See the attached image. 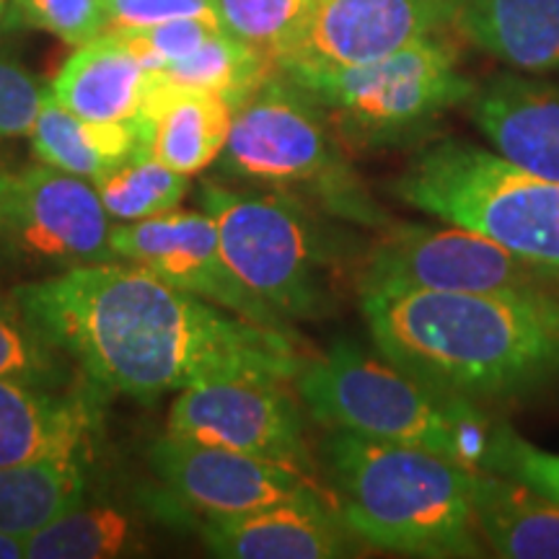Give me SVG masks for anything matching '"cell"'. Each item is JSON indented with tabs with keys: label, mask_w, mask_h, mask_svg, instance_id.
Masks as SVG:
<instances>
[{
	"label": "cell",
	"mask_w": 559,
	"mask_h": 559,
	"mask_svg": "<svg viewBox=\"0 0 559 559\" xmlns=\"http://www.w3.org/2000/svg\"><path fill=\"white\" fill-rule=\"evenodd\" d=\"M11 298L96 386L135 400L236 376L296 381L306 366L296 332L236 317L124 260L24 283Z\"/></svg>",
	"instance_id": "1"
},
{
	"label": "cell",
	"mask_w": 559,
	"mask_h": 559,
	"mask_svg": "<svg viewBox=\"0 0 559 559\" xmlns=\"http://www.w3.org/2000/svg\"><path fill=\"white\" fill-rule=\"evenodd\" d=\"M481 472L519 481L531 492L559 506V453L528 443L506 423H495L481 459Z\"/></svg>",
	"instance_id": "29"
},
{
	"label": "cell",
	"mask_w": 559,
	"mask_h": 559,
	"mask_svg": "<svg viewBox=\"0 0 559 559\" xmlns=\"http://www.w3.org/2000/svg\"><path fill=\"white\" fill-rule=\"evenodd\" d=\"M202 539L226 559H337L360 555L358 536L324 495L275 502L236 515H205Z\"/></svg>",
	"instance_id": "15"
},
{
	"label": "cell",
	"mask_w": 559,
	"mask_h": 559,
	"mask_svg": "<svg viewBox=\"0 0 559 559\" xmlns=\"http://www.w3.org/2000/svg\"><path fill=\"white\" fill-rule=\"evenodd\" d=\"M47 88L19 62L0 58V143L29 138Z\"/></svg>",
	"instance_id": "32"
},
{
	"label": "cell",
	"mask_w": 559,
	"mask_h": 559,
	"mask_svg": "<svg viewBox=\"0 0 559 559\" xmlns=\"http://www.w3.org/2000/svg\"><path fill=\"white\" fill-rule=\"evenodd\" d=\"M466 104L489 151L523 171L559 181V81L495 75Z\"/></svg>",
	"instance_id": "16"
},
{
	"label": "cell",
	"mask_w": 559,
	"mask_h": 559,
	"mask_svg": "<svg viewBox=\"0 0 559 559\" xmlns=\"http://www.w3.org/2000/svg\"><path fill=\"white\" fill-rule=\"evenodd\" d=\"M461 0H317L275 68L288 79L358 68L438 37Z\"/></svg>",
	"instance_id": "11"
},
{
	"label": "cell",
	"mask_w": 559,
	"mask_h": 559,
	"mask_svg": "<svg viewBox=\"0 0 559 559\" xmlns=\"http://www.w3.org/2000/svg\"><path fill=\"white\" fill-rule=\"evenodd\" d=\"M13 9L73 47L107 32V0H13Z\"/></svg>",
	"instance_id": "30"
},
{
	"label": "cell",
	"mask_w": 559,
	"mask_h": 559,
	"mask_svg": "<svg viewBox=\"0 0 559 559\" xmlns=\"http://www.w3.org/2000/svg\"><path fill=\"white\" fill-rule=\"evenodd\" d=\"M459 32L523 73L559 70V0H461Z\"/></svg>",
	"instance_id": "20"
},
{
	"label": "cell",
	"mask_w": 559,
	"mask_h": 559,
	"mask_svg": "<svg viewBox=\"0 0 559 559\" xmlns=\"http://www.w3.org/2000/svg\"><path fill=\"white\" fill-rule=\"evenodd\" d=\"M200 202L215 221L228 267L249 293L288 324L330 311L334 243L309 202L285 192H239L218 181L202 185Z\"/></svg>",
	"instance_id": "7"
},
{
	"label": "cell",
	"mask_w": 559,
	"mask_h": 559,
	"mask_svg": "<svg viewBox=\"0 0 559 559\" xmlns=\"http://www.w3.org/2000/svg\"><path fill=\"white\" fill-rule=\"evenodd\" d=\"M153 132L140 120L132 122H91L62 107L47 88L37 120L32 124V151L41 164L73 177L99 185L135 158L151 151Z\"/></svg>",
	"instance_id": "19"
},
{
	"label": "cell",
	"mask_w": 559,
	"mask_h": 559,
	"mask_svg": "<svg viewBox=\"0 0 559 559\" xmlns=\"http://www.w3.org/2000/svg\"><path fill=\"white\" fill-rule=\"evenodd\" d=\"M218 29L221 24L207 19H174L156 26H145V29L122 32L120 37L143 60L145 68L158 70L174 60L187 58V55L198 50L202 41H207Z\"/></svg>",
	"instance_id": "31"
},
{
	"label": "cell",
	"mask_w": 559,
	"mask_h": 559,
	"mask_svg": "<svg viewBox=\"0 0 559 559\" xmlns=\"http://www.w3.org/2000/svg\"><path fill=\"white\" fill-rule=\"evenodd\" d=\"M404 205L464 226L536 264L559 270V181L464 140L423 148L391 185Z\"/></svg>",
	"instance_id": "6"
},
{
	"label": "cell",
	"mask_w": 559,
	"mask_h": 559,
	"mask_svg": "<svg viewBox=\"0 0 559 559\" xmlns=\"http://www.w3.org/2000/svg\"><path fill=\"white\" fill-rule=\"evenodd\" d=\"M83 449L0 466V534L26 539L86 492Z\"/></svg>",
	"instance_id": "23"
},
{
	"label": "cell",
	"mask_w": 559,
	"mask_h": 559,
	"mask_svg": "<svg viewBox=\"0 0 559 559\" xmlns=\"http://www.w3.org/2000/svg\"><path fill=\"white\" fill-rule=\"evenodd\" d=\"M218 164L228 177L275 187L334 218L391 226L334 143L326 111L280 70L236 109Z\"/></svg>",
	"instance_id": "5"
},
{
	"label": "cell",
	"mask_w": 559,
	"mask_h": 559,
	"mask_svg": "<svg viewBox=\"0 0 559 559\" xmlns=\"http://www.w3.org/2000/svg\"><path fill=\"white\" fill-rule=\"evenodd\" d=\"M285 383L257 376L194 383L174 400L166 432L306 472L304 415Z\"/></svg>",
	"instance_id": "12"
},
{
	"label": "cell",
	"mask_w": 559,
	"mask_h": 559,
	"mask_svg": "<svg viewBox=\"0 0 559 559\" xmlns=\"http://www.w3.org/2000/svg\"><path fill=\"white\" fill-rule=\"evenodd\" d=\"M11 9H13V0H0V24H5V21H9Z\"/></svg>",
	"instance_id": "35"
},
{
	"label": "cell",
	"mask_w": 559,
	"mask_h": 559,
	"mask_svg": "<svg viewBox=\"0 0 559 559\" xmlns=\"http://www.w3.org/2000/svg\"><path fill=\"white\" fill-rule=\"evenodd\" d=\"M330 111L349 143L383 148L417 140L477 91L443 39H419L368 66L290 79Z\"/></svg>",
	"instance_id": "8"
},
{
	"label": "cell",
	"mask_w": 559,
	"mask_h": 559,
	"mask_svg": "<svg viewBox=\"0 0 559 559\" xmlns=\"http://www.w3.org/2000/svg\"><path fill=\"white\" fill-rule=\"evenodd\" d=\"M174 19H207L218 24L213 0H107V32L122 34Z\"/></svg>",
	"instance_id": "33"
},
{
	"label": "cell",
	"mask_w": 559,
	"mask_h": 559,
	"mask_svg": "<svg viewBox=\"0 0 559 559\" xmlns=\"http://www.w3.org/2000/svg\"><path fill=\"white\" fill-rule=\"evenodd\" d=\"M187 190L190 177L160 164L153 151L138 153L96 185L104 210L117 223H135L169 213L185 200Z\"/></svg>",
	"instance_id": "26"
},
{
	"label": "cell",
	"mask_w": 559,
	"mask_h": 559,
	"mask_svg": "<svg viewBox=\"0 0 559 559\" xmlns=\"http://www.w3.org/2000/svg\"><path fill=\"white\" fill-rule=\"evenodd\" d=\"M317 0H213L221 29L277 60Z\"/></svg>",
	"instance_id": "28"
},
{
	"label": "cell",
	"mask_w": 559,
	"mask_h": 559,
	"mask_svg": "<svg viewBox=\"0 0 559 559\" xmlns=\"http://www.w3.org/2000/svg\"><path fill=\"white\" fill-rule=\"evenodd\" d=\"M151 73L148 99L138 120L153 132V156L187 177L218 164L234 124V104L218 94L171 86L156 70Z\"/></svg>",
	"instance_id": "18"
},
{
	"label": "cell",
	"mask_w": 559,
	"mask_h": 559,
	"mask_svg": "<svg viewBox=\"0 0 559 559\" xmlns=\"http://www.w3.org/2000/svg\"><path fill=\"white\" fill-rule=\"evenodd\" d=\"M9 181H11V171L0 169V200H3L5 190H9Z\"/></svg>",
	"instance_id": "36"
},
{
	"label": "cell",
	"mask_w": 559,
	"mask_h": 559,
	"mask_svg": "<svg viewBox=\"0 0 559 559\" xmlns=\"http://www.w3.org/2000/svg\"><path fill=\"white\" fill-rule=\"evenodd\" d=\"M0 559H24V539L0 534Z\"/></svg>",
	"instance_id": "34"
},
{
	"label": "cell",
	"mask_w": 559,
	"mask_h": 559,
	"mask_svg": "<svg viewBox=\"0 0 559 559\" xmlns=\"http://www.w3.org/2000/svg\"><path fill=\"white\" fill-rule=\"evenodd\" d=\"M86 432L81 396L0 379V466L83 449Z\"/></svg>",
	"instance_id": "21"
},
{
	"label": "cell",
	"mask_w": 559,
	"mask_h": 559,
	"mask_svg": "<svg viewBox=\"0 0 559 559\" xmlns=\"http://www.w3.org/2000/svg\"><path fill=\"white\" fill-rule=\"evenodd\" d=\"M58 353L13 300H0V379L58 391L68 376Z\"/></svg>",
	"instance_id": "27"
},
{
	"label": "cell",
	"mask_w": 559,
	"mask_h": 559,
	"mask_svg": "<svg viewBox=\"0 0 559 559\" xmlns=\"http://www.w3.org/2000/svg\"><path fill=\"white\" fill-rule=\"evenodd\" d=\"M153 73L120 34L104 32L60 68L50 94L62 107L91 122H132L148 99Z\"/></svg>",
	"instance_id": "17"
},
{
	"label": "cell",
	"mask_w": 559,
	"mask_h": 559,
	"mask_svg": "<svg viewBox=\"0 0 559 559\" xmlns=\"http://www.w3.org/2000/svg\"><path fill=\"white\" fill-rule=\"evenodd\" d=\"M373 347L425 386L469 402L559 381V298L487 293H360Z\"/></svg>",
	"instance_id": "2"
},
{
	"label": "cell",
	"mask_w": 559,
	"mask_h": 559,
	"mask_svg": "<svg viewBox=\"0 0 559 559\" xmlns=\"http://www.w3.org/2000/svg\"><path fill=\"white\" fill-rule=\"evenodd\" d=\"M111 218L91 181L47 164L11 174L0 200V247L13 260L58 272L117 260Z\"/></svg>",
	"instance_id": "10"
},
{
	"label": "cell",
	"mask_w": 559,
	"mask_h": 559,
	"mask_svg": "<svg viewBox=\"0 0 559 559\" xmlns=\"http://www.w3.org/2000/svg\"><path fill=\"white\" fill-rule=\"evenodd\" d=\"M109 247L117 260L140 264L153 275L221 306L236 317L293 332L280 313L262 304L228 267L218 228L205 210H169L135 223H117L109 230Z\"/></svg>",
	"instance_id": "13"
},
{
	"label": "cell",
	"mask_w": 559,
	"mask_h": 559,
	"mask_svg": "<svg viewBox=\"0 0 559 559\" xmlns=\"http://www.w3.org/2000/svg\"><path fill=\"white\" fill-rule=\"evenodd\" d=\"M559 270L536 264L477 230L443 223H391L362 262L360 293H487L544 296L555 290Z\"/></svg>",
	"instance_id": "9"
},
{
	"label": "cell",
	"mask_w": 559,
	"mask_h": 559,
	"mask_svg": "<svg viewBox=\"0 0 559 559\" xmlns=\"http://www.w3.org/2000/svg\"><path fill=\"white\" fill-rule=\"evenodd\" d=\"M334 510L360 544L391 555L485 557L477 479L440 453L332 430L321 445Z\"/></svg>",
	"instance_id": "3"
},
{
	"label": "cell",
	"mask_w": 559,
	"mask_h": 559,
	"mask_svg": "<svg viewBox=\"0 0 559 559\" xmlns=\"http://www.w3.org/2000/svg\"><path fill=\"white\" fill-rule=\"evenodd\" d=\"M140 549L135 521L111 502H83L24 539V559H111Z\"/></svg>",
	"instance_id": "24"
},
{
	"label": "cell",
	"mask_w": 559,
	"mask_h": 559,
	"mask_svg": "<svg viewBox=\"0 0 559 559\" xmlns=\"http://www.w3.org/2000/svg\"><path fill=\"white\" fill-rule=\"evenodd\" d=\"M151 466L177 498L202 515H236L319 492L298 466L249 456L164 432Z\"/></svg>",
	"instance_id": "14"
},
{
	"label": "cell",
	"mask_w": 559,
	"mask_h": 559,
	"mask_svg": "<svg viewBox=\"0 0 559 559\" xmlns=\"http://www.w3.org/2000/svg\"><path fill=\"white\" fill-rule=\"evenodd\" d=\"M477 528L485 547L502 559H559V506L519 481L479 472Z\"/></svg>",
	"instance_id": "22"
},
{
	"label": "cell",
	"mask_w": 559,
	"mask_h": 559,
	"mask_svg": "<svg viewBox=\"0 0 559 559\" xmlns=\"http://www.w3.org/2000/svg\"><path fill=\"white\" fill-rule=\"evenodd\" d=\"M275 70L267 55L218 29L198 50L158 68L156 73L171 86L218 94L239 109Z\"/></svg>",
	"instance_id": "25"
},
{
	"label": "cell",
	"mask_w": 559,
	"mask_h": 559,
	"mask_svg": "<svg viewBox=\"0 0 559 559\" xmlns=\"http://www.w3.org/2000/svg\"><path fill=\"white\" fill-rule=\"evenodd\" d=\"M300 402L317 423L386 443L417 445L481 472L495 423L477 402L412 379L383 355L340 340L296 376Z\"/></svg>",
	"instance_id": "4"
}]
</instances>
